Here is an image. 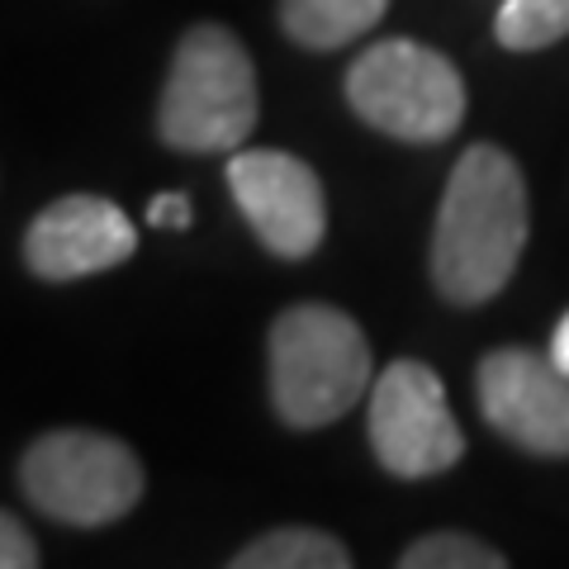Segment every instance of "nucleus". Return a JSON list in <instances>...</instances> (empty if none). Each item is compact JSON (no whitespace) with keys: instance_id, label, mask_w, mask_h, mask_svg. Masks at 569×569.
I'll use <instances>...</instances> for the list:
<instances>
[{"instance_id":"1","label":"nucleus","mask_w":569,"mask_h":569,"mask_svg":"<svg viewBox=\"0 0 569 569\" xmlns=\"http://www.w3.org/2000/svg\"><path fill=\"white\" fill-rule=\"evenodd\" d=\"M527 247V186L518 162L475 142L460 152L432 233V280L451 305H485L518 271Z\"/></svg>"},{"instance_id":"2","label":"nucleus","mask_w":569,"mask_h":569,"mask_svg":"<svg viewBox=\"0 0 569 569\" xmlns=\"http://www.w3.org/2000/svg\"><path fill=\"white\" fill-rule=\"evenodd\" d=\"M366 389L370 342L351 313L332 305H295L271 323V399L290 427H328L351 413Z\"/></svg>"},{"instance_id":"3","label":"nucleus","mask_w":569,"mask_h":569,"mask_svg":"<svg viewBox=\"0 0 569 569\" xmlns=\"http://www.w3.org/2000/svg\"><path fill=\"white\" fill-rule=\"evenodd\" d=\"M257 129V71L223 24L186 29L157 110V133L176 152H238Z\"/></svg>"},{"instance_id":"4","label":"nucleus","mask_w":569,"mask_h":569,"mask_svg":"<svg viewBox=\"0 0 569 569\" xmlns=\"http://www.w3.org/2000/svg\"><path fill=\"white\" fill-rule=\"evenodd\" d=\"M20 485L43 518L67 527H104L133 512L142 498V460L110 432L58 427L24 451Z\"/></svg>"},{"instance_id":"5","label":"nucleus","mask_w":569,"mask_h":569,"mask_svg":"<svg viewBox=\"0 0 569 569\" xmlns=\"http://www.w3.org/2000/svg\"><path fill=\"white\" fill-rule=\"evenodd\" d=\"M347 100L370 129L403 142H441L466 119L460 71L413 39L370 43L347 71Z\"/></svg>"},{"instance_id":"6","label":"nucleus","mask_w":569,"mask_h":569,"mask_svg":"<svg viewBox=\"0 0 569 569\" xmlns=\"http://www.w3.org/2000/svg\"><path fill=\"white\" fill-rule=\"evenodd\" d=\"M370 447L380 466L399 479L441 475L466 456V432L432 366L395 361L370 385Z\"/></svg>"},{"instance_id":"7","label":"nucleus","mask_w":569,"mask_h":569,"mask_svg":"<svg viewBox=\"0 0 569 569\" xmlns=\"http://www.w3.org/2000/svg\"><path fill=\"white\" fill-rule=\"evenodd\" d=\"M223 176L242 219L252 223L266 252L299 261L313 247H323L328 200H323V181H318L309 162L276 148H238L228 157Z\"/></svg>"},{"instance_id":"8","label":"nucleus","mask_w":569,"mask_h":569,"mask_svg":"<svg viewBox=\"0 0 569 569\" xmlns=\"http://www.w3.org/2000/svg\"><path fill=\"white\" fill-rule=\"evenodd\" d=\"M479 413L531 456H569V376L527 347H498L475 370Z\"/></svg>"},{"instance_id":"9","label":"nucleus","mask_w":569,"mask_h":569,"mask_svg":"<svg viewBox=\"0 0 569 569\" xmlns=\"http://www.w3.org/2000/svg\"><path fill=\"white\" fill-rule=\"evenodd\" d=\"M138 252V233L114 200L104 194H62L24 233V261L39 280L67 284L114 271Z\"/></svg>"},{"instance_id":"10","label":"nucleus","mask_w":569,"mask_h":569,"mask_svg":"<svg viewBox=\"0 0 569 569\" xmlns=\"http://www.w3.org/2000/svg\"><path fill=\"white\" fill-rule=\"evenodd\" d=\"M389 0H280V24L299 48L332 52L385 20Z\"/></svg>"},{"instance_id":"11","label":"nucleus","mask_w":569,"mask_h":569,"mask_svg":"<svg viewBox=\"0 0 569 569\" xmlns=\"http://www.w3.org/2000/svg\"><path fill=\"white\" fill-rule=\"evenodd\" d=\"M228 565L233 569H347L351 550L337 537H328V531L280 527V531H266V537L247 541Z\"/></svg>"},{"instance_id":"12","label":"nucleus","mask_w":569,"mask_h":569,"mask_svg":"<svg viewBox=\"0 0 569 569\" xmlns=\"http://www.w3.org/2000/svg\"><path fill=\"white\" fill-rule=\"evenodd\" d=\"M493 33L508 52H541L569 33V0H503Z\"/></svg>"},{"instance_id":"13","label":"nucleus","mask_w":569,"mask_h":569,"mask_svg":"<svg viewBox=\"0 0 569 569\" xmlns=\"http://www.w3.org/2000/svg\"><path fill=\"white\" fill-rule=\"evenodd\" d=\"M403 569H503L508 560L470 531H432L399 556Z\"/></svg>"},{"instance_id":"14","label":"nucleus","mask_w":569,"mask_h":569,"mask_svg":"<svg viewBox=\"0 0 569 569\" xmlns=\"http://www.w3.org/2000/svg\"><path fill=\"white\" fill-rule=\"evenodd\" d=\"M33 565H39L33 531L14 518V512L0 508V569H33Z\"/></svg>"},{"instance_id":"15","label":"nucleus","mask_w":569,"mask_h":569,"mask_svg":"<svg viewBox=\"0 0 569 569\" xmlns=\"http://www.w3.org/2000/svg\"><path fill=\"white\" fill-rule=\"evenodd\" d=\"M148 223L152 228H190V194H157L152 209H148Z\"/></svg>"},{"instance_id":"16","label":"nucleus","mask_w":569,"mask_h":569,"mask_svg":"<svg viewBox=\"0 0 569 569\" xmlns=\"http://www.w3.org/2000/svg\"><path fill=\"white\" fill-rule=\"evenodd\" d=\"M550 361H556L565 376H569V313L556 323V332H550Z\"/></svg>"}]
</instances>
